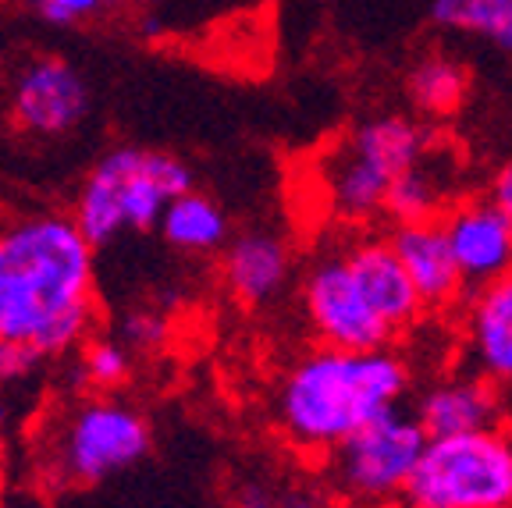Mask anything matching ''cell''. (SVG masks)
Wrapping results in <instances>:
<instances>
[{"mask_svg": "<svg viewBox=\"0 0 512 508\" xmlns=\"http://www.w3.org/2000/svg\"><path fill=\"white\" fill-rule=\"evenodd\" d=\"M157 228L164 242L182 253H217L232 242L228 239L232 228H228V214L221 210V203L196 189L171 199Z\"/></svg>", "mask_w": 512, "mask_h": 508, "instance_id": "cell-17", "label": "cell"}, {"mask_svg": "<svg viewBox=\"0 0 512 508\" xmlns=\"http://www.w3.org/2000/svg\"><path fill=\"white\" fill-rule=\"evenodd\" d=\"M79 370L93 388L114 391L128 381V374H132V359H128V349L121 342H111V338H89V342L82 345Z\"/></svg>", "mask_w": 512, "mask_h": 508, "instance_id": "cell-21", "label": "cell"}, {"mask_svg": "<svg viewBox=\"0 0 512 508\" xmlns=\"http://www.w3.org/2000/svg\"><path fill=\"white\" fill-rule=\"evenodd\" d=\"M466 345L480 377L512 384V274L473 288L466 306Z\"/></svg>", "mask_w": 512, "mask_h": 508, "instance_id": "cell-14", "label": "cell"}, {"mask_svg": "<svg viewBox=\"0 0 512 508\" xmlns=\"http://www.w3.org/2000/svg\"><path fill=\"white\" fill-rule=\"evenodd\" d=\"M427 430L416 413L395 405L328 455V484L352 505H392L402 501L427 448Z\"/></svg>", "mask_w": 512, "mask_h": 508, "instance_id": "cell-5", "label": "cell"}, {"mask_svg": "<svg viewBox=\"0 0 512 508\" xmlns=\"http://www.w3.org/2000/svg\"><path fill=\"white\" fill-rule=\"evenodd\" d=\"M345 260H349L352 274L367 292L370 306L384 317V324L395 334L409 331L416 320L424 317V299L416 295L413 281H409L406 267L395 256L392 239H352L345 242Z\"/></svg>", "mask_w": 512, "mask_h": 508, "instance_id": "cell-11", "label": "cell"}, {"mask_svg": "<svg viewBox=\"0 0 512 508\" xmlns=\"http://www.w3.org/2000/svg\"><path fill=\"white\" fill-rule=\"evenodd\" d=\"M466 93H470V72L448 54L416 57L413 68L406 72V100L416 114H427V118L456 114Z\"/></svg>", "mask_w": 512, "mask_h": 508, "instance_id": "cell-18", "label": "cell"}, {"mask_svg": "<svg viewBox=\"0 0 512 508\" xmlns=\"http://www.w3.org/2000/svg\"><path fill=\"white\" fill-rule=\"evenodd\" d=\"M36 11L43 15V22L50 25H75L82 18H93L96 11L104 8H118V4H128V0H32Z\"/></svg>", "mask_w": 512, "mask_h": 508, "instance_id": "cell-22", "label": "cell"}, {"mask_svg": "<svg viewBox=\"0 0 512 508\" xmlns=\"http://www.w3.org/2000/svg\"><path fill=\"white\" fill-rule=\"evenodd\" d=\"M342 143L395 182L399 175L424 164L431 135L420 121L406 118V114H377V118L360 121Z\"/></svg>", "mask_w": 512, "mask_h": 508, "instance_id": "cell-15", "label": "cell"}, {"mask_svg": "<svg viewBox=\"0 0 512 508\" xmlns=\"http://www.w3.org/2000/svg\"><path fill=\"white\" fill-rule=\"evenodd\" d=\"M416 420L427 437H452L470 430L498 427L502 416V391L488 377H445L431 384L413 405Z\"/></svg>", "mask_w": 512, "mask_h": 508, "instance_id": "cell-13", "label": "cell"}, {"mask_svg": "<svg viewBox=\"0 0 512 508\" xmlns=\"http://www.w3.org/2000/svg\"><path fill=\"white\" fill-rule=\"evenodd\" d=\"M221 278L242 306H267L292 281V249L274 231H242L224 246Z\"/></svg>", "mask_w": 512, "mask_h": 508, "instance_id": "cell-12", "label": "cell"}, {"mask_svg": "<svg viewBox=\"0 0 512 508\" xmlns=\"http://www.w3.org/2000/svg\"><path fill=\"white\" fill-rule=\"evenodd\" d=\"M448 246L466 288H484L512 274V217L491 196L463 199L441 214Z\"/></svg>", "mask_w": 512, "mask_h": 508, "instance_id": "cell-9", "label": "cell"}, {"mask_svg": "<svg viewBox=\"0 0 512 508\" xmlns=\"http://www.w3.org/2000/svg\"><path fill=\"white\" fill-rule=\"evenodd\" d=\"M413 384L406 356L395 349H317L288 363L274 391V427L306 455H331L345 437L402 405Z\"/></svg>", "mask_w": 512, "mask_h": 508, "instance_id": "cell-2", "label": "cell"}, {"mask_svg": "<svg viewBox=\"0 0 512 508\" xmlns=\"http://www.w3.org/2000/svg\"><path fill=\"white\" fill-rule=\"evenodd\" d=\"M402 508H512V430L431 437Z\"/></svg>", "mask_w": 512, "mask_h": 508, "instance_id": "cell-4", "label": "cell"}, {"mask_svg": "<svg viewBox=\"0 0 512 508\" xmlns=\"http://www.w3.org/2000/svg\"><path fill=\"white\" fill-rule=\"evenodd\" d=\"M299 299H303L306 324L317 334L320 345L370 352L388 349V342L399 338L392 327L384 324L381 313L370 306L367 292H363L349 260H345L342 246L320 253L310 263L303 288H299Z\"/></svg>", "mask_w": 512, "mask_h": 508, "instance_id": "cell-7", "label": "cell"}, {"mask_svg": "<svg viewBox=\"0 0 512 508\" xmlns=\"http://www.w3.org/2000/svg\"><path fill=\"white\" fill-rule=\"evenodd\" d=\"M185 192H192V167L175 153L118 146L93 164L72 221L96 249L114 242L125 228H157L171 199Z\"/></svg>", "mask_w": 512, "mask_h": 508, "instance_id": "cell-3", "label": "cell"}, {"mask_svg": "<svg viewBox=\"0 0 512 508\" xmlns=\"http://www.w3.org/2000/svg\"><path fill=\"white\" fill-rule=\"evenodd\" d=\"M445 210V185L427 164L395 178L392 189H388V199H384V217H392L395 224L438 221Z\"/></svg>", "mask_w": 512, "mask_h": 508, "instance_id": "cell-20", "label": "cell"}, {"mask_svg": "<svg viewBox=\"0 0 512 508\" xmlns=\"http://www.w3.org/2000/svg\"><path fill=\"white\" fill-rule=\"evenodd\" d=\"M153 445L150 423L139 409L114 398L82 402L57 437V473L72 484H100L146 459Z\"/></svg>", "mask_w": 512, "mask_h": 508, "instance_id": "cell-6", "label": "cell"}, {"mask_svg": "<svg viewBox=\"0 0 512 508\" xmlns=\"http://www.w3.org/2000/svg\"><path fill=\"white\" fill-rule=\"evenodd\" d=\"M121 342L132 349H157L168 342V324L157 313H128L121 320Z\"/></svg>", "mask_w": 512, "mask_h": 508, "instance_id": "cell-23", "label": "cell"}, {"mask_svg": "<svg viewBox=\"0 0 512 508\" xmlns=\"http://www.w3.org/2000/svg\"><path fill=\"white\" fill-rule=\"evenodd\" d=\"M488 196L495 199L498 207H502L505 214L512 217V157H509V160H502V167H498V171H495V178H491Z\"/></svg>", "mask_w": 512, "mask_h": 508, "instance_id": "cell-26", "label": "cell"}, {"mask_svg": "<svg viewBox=\"0 0 512 508\" xmlns=\"http://www.w3.org/2000/svg\"><path fill=\"white\" fill-rule=\"evenodd\" d=\"M40 352H32L29 345L22 342H4L0 338V388L4 384H18L25 381V377L36 370V363H40Z\"/></svg>", "mask_w": 512, "mask_h": 508, "instance_id": "cell-25", "label": "cell"}, {"mask_svg": "<svg viewBox=\"0 0 512 508\" xmlns=\"http://www.w3.org/2000/svg\"><path fill=\"white\" fill-rule=\"evenodd\" d=\"M392 189V178L377 171L370 160H363L345 143L335 146V153L324 164V192L328 203L342 221L363 224L370 217L384 214V199Z\"/></svg>", "mask_w": 512, "mask_h": 508, "instance_id": "cell-16", "label": "cell"}, {"mask_svg": "<svg viewBox=\"0 0 512 508\" xmlns=\"http://www.w3.org/2000/svg\"><path fill=\"white\" fill-rule=\"evenodd\" d=\"M395 246V256L406 267L409 281H413L416 295L424 299L427 310H448L456 306L466 292L463 270H459L448 235L438 221H420V224H395L388 235Z\"/></svg>", "mask_w": 512, "mask_h": 508, "instance_id": "cell-10", "label": "cell"}, {"mask_svg": "<svg viewBox=\"0 0 512 508\" xmlns=\"http://www.w3.org/2000/svg\"><path fill=\"white\" fill-rule=\"evenodd\" d=\"M232 508H288L285 484H271L264 477L242 480L232 491Z\"/></svg>", "mask_w": 512, "mask_h": 508, "instance_id": "cell-24", "label": "cell"}, {"mask_svg": "<svg viewBox=\"0 0 512 508\" xmlns=\"http://www.w3.org/2000/svg\"><path fill=\"white\" fill-rule=\"evenodd\" d=\"M89 114V86L61 57H36L11 86V118L29 135H68Z\"/></svg>", "mask_w": 512, "mask_h": 508, "instance_id": "cell-8", "label": "cell"}, {"mask_svg": "<svg viewBox=\"0 0 512 508\" xmlns=\"http://www.w3.org/2000/svg\"><path fill=\"white\" fill-rule=\"evenodd\" d=\"M431 22L512 54V0H431Z\"/></svg>", "mask_w": 512, "mask_h": 508, "instance_id": "cell-19", "label": "cell"}, {"mask_svg": "<svg viewBox=\"0 0 512 508\" xmlns=\"http://www.w3.org/2000/svg\"><path fill=\"white\" fill-rule=\"evenodd\" d=\"M96 320L93 242L72 217L32 214L0 228V338L43 359L89 342Z\"/></svg>", "mask_w": 512, "mask_h": 508, "instance_id": "cell-1", "label": "cell"}]
</instances>
